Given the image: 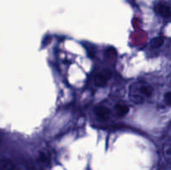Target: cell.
<instances>
[{
  "label": "cell",
  "instance_id": "8992f818",
  "mask_svg": "<svg viewBox=\"0 0 171 170\" xmlns=\"http://www.w3.org/2000/svg\"><path fill=\"white\" fill-rule=\"evenodd\" d=\"M163 154L169 164H171V143H166L163 146Z\"/></svg>",
  "mask_w": 171,
  "mask_h": 170
},
{
  "label": "cell",
  "instance_id": "9c48e42d",
  "mask_svg": "<svg viewBox=\"0 0 171 170\" xmlns=\"http://www.w3.org/2000/svg\"><path fill=\"white\" fill-rule=\"evenodd\" d=\"M165 100L168 104H171V92H168L165 95Z\"/></svg>",
  "mask_w": 171,
  "mask_h": 170
},
{
  "label": "cell",
  "instance_id": "5b68a950",
  "mask_svg": "<svg viewBox=\"0 0 171 170\" xmlns=\"http://www.w3.org/2000/svg\"><path fill=\"white\" fill-rule=\"evenodd\" d=\"M115 112L117 113L119 117H124L127 114L129 111V107L127 104L124 103H118L115 104Z\"/></svg>",
  "mask_w": 171,
  "mask_h": 170
},
{
  "label": "cell",
  "instance_id": "3957f363",
  "mask_svg": "<svg viewBox=\"0 0 171 170\" xmlns=\"http://www.w3.org/2000/svg\"><path fill=\"white\" fill-rule=\"evenodd\" d=\"M94 113L101 120H108L110 117L111 111L108 108L103 106V105H98L94 108Z\"/></svg>",
  "mask_w": 171,
  "mask_h": 170
},
{
  "label": "cell",
  "instance_id": "7a4b0ae2",
  "mask_svg": "<svg viewBox=\"0 0 171 170\" xmlns=\"http://www.w3.org/2000/svg\"><path fill=\"white\" fill-rule=\"evenodd\" d=\"M154 11L162 18L168 19L171 17V7L166 2H159L154 7Z\"/></svg>",
  "mask_w": 171,
  "mask_h": 170
},
{
  "label": "cell",
  "instance_id": "277c9868",
  "mask_svg": "<svg viewBox=\"0 0 171 170\" xmlns=\"http://www.w3.org/2000/svg\"><path fill=\"white\" fill-rule=\"evenodd\" d=\"M110 76V73L108 71L107 73H98L94 77V83L98 87H103L107 83L108 80Z\"/></svg>",
  "mask_w": 171,
  "mask_h": 170
},
{
  "label": "cell",
  "instance_id": "52a82bcc",
  "mask_svg": "<svg viewBox=\"0 0 171 170\" xmlns=\"http://www.w3.org/2000/svg\"><path fill=\"white\" fill-rule=\"evenodd\" d=\"M164 42H165V39L163 37L159 36V37H155L152 39L151 42H150V45H151L152 48L157 49V48H160L162 44H164Z\"/></svg>",
  "mask_w": 171,
  "mask_h": 170
},
{
  "label": "cell",
  "instance_id": "ba28073f",
  "mask_svg": "<svg viewBox=\"0 0 171 170\" xmlns=\"http://www.w3.org/2000/svg\"><path fill=\"white\" fill-rule=\"evenodd\" d=\"M1 165L2 170H14V165L9 159H3Z\"/></svg>",
  "mask_w": 171,
  "mask_h": 170
},
{
  "label": "cell",
  "instance_id": "6da1fadb",
  "mask_svg": "<svg viewBox=\"0 0 171 170\" xmlns=\"http://www.w3.org/2000/svg\"><path fill=\"white\" fill-rule=\"evenodd\" d=\"M152 94V86L144 82L133 83L129 88V98L135 104L143 103L146 98H151Z\"/></svg>",
  "mask_w": 171,
  "mask_h": 170
}]
</instances>
